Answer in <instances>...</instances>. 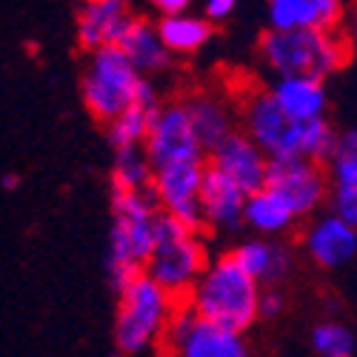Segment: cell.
<instances>
[{
  "instance_id": "obj_31",
  "label": "cell",
  "mask_w": 357,
  "mask_h": 357,
  "mask_svg": "<svg viewBox=\"0 0 357 357\" xmlns=\"http://www.w3.org/2000/svg\"><path fill=\"white\" fill-rule=\"evenodd\" d=\"M17 183H20V177H17L15 172H9V174L0 177V186H3L6 192H15V189H17Z\"/></svg>"
},
{
  "instance_id": "obj_17",
  "label": "cell",
  "mask_w": 357,
  "mask_h": 357,
  "mask_svg": "<svg viewBox=\"0 0 357 357\" xmlns=\"http://www.w3.org/2000/svg\"><path fill=\"white\" fill-rule=\"evenodd\" d=\"M329 80L312 75H280L269 80L275 100L294 121H320L329 117Z\"/></svg>"
},
{
  "instance_id": "obj_5",
  "label": "cell",
  "mask_w": 357,
  "mask_h": 357,
  "mask_svg": "<svg viewBox=\"0 0 357 357\" xmlns=\"http://www.w3.org/2000/svg\"><path fill=\"white\" fill-rule=\"evenodd\" d=\"M260 291L263 283L246 272V266L229 249L223 255H212L206 272L183 301L203 317H212L237 332H249L260 320Z\"/></svg>"
},
{
  "instance_id": "obj_20",
  "label": "cell",
  "mask_w": 357,
  "mask_h": 357,
  "mask_svg": "<svg viewBox=\"0 0 357 357\" xmlns=\"http://www.w3.org/2000/svg\"><path fill=\"white\" fill-rule=\"evenodd\" d=\"M349 0H266L272 29H340Z\"/></svg>"
},
{
  "instance_id": "obj_30",
  "label": "cell",
  "mask_w": 357,
  "mask_h": 357,
  "mask_svg": "<svg viewBox=\"0 0 357 357\" xmlns=\"http://www.w3.org/2000/svg\"><path fill=\"white\" fill-rule=\"evenodd\" d=\"M149 6L158 15H177V12H189L192 0H149Z\"/></svg>"
},
{
  "instance_id": "obj_12",
  "label": "cell",
  "mask_w": 357,
  "mask_h": 357,
  "mask_svg": "<svg viewBox=\"0 0 357 357\" xmlns=\"http://www.w3.org/2000/svg\"><path fill=\"white\" fill-rule=\"evenodd\" d=\"M301 252L314 269H346L357 260V226L335 209L317 212L301 229Z\"/></svg>"
},
{
  "instance_id": "obj_24",
  "label": "cell",
  "mask_w": 357,
  "mask_h": 357,
  "mask_svg": "<svg viewBox=\"0 0 357 357\" xmlns=\"http://www.w3.org/2000/svg\"><path fill=\"white\" fill-rule=\"evenodd\" d=\"M155 166L143 146L114 149L112 163V189H152Z\"/></svg>"
},
{
  "instance_id": "obj_23",
  "label": "cell",
  "mask_w": 357,
  "mask_h": 357,
  "mask_svg": "<svg viewBox=\"0 0 357 357\" xmlns=\"http://www.w3.org/2000/svg\"><path fill=\"white\" fill-rule=\"evenodd\" d=\"M158 32L174 57H186V54H197L200 49L209 46V40L215 35V20H209L206 15H192V12L160 15Z\"/></svg>"
},
{
  "instance_id": "obj_29",
  "label": "cell",
  "mask_w": 357,
  "mask_h": 357,
  "mask_svg": "<svg viewBox=\"0 0 357 357\" xmlns=\"http://www.w3.org/2000/svg\"><path fill=\"white\" fill-rule=\"evenodd\" d=\"M340 29H343V35H346L351 52L357 54V0H349V3H346V15H343Z\"/></svg>"
},
{
  "instance_id": "obj_6",
  "label": "cell",
  "mask_w": 357,
  "mask_h": 357,
  "mask_svg": "<svg viewBox=\"0 0 357 357\" xmlns=\"http://www.w3.org/2000/svg\"><path fill=\"white\" fill-rule=\"evenodd\" d=\"M89 54L92 57H89V66L80 77V98L86 112L106 126L137 100L146 75L132 63V57L123 52L121 43H106Z\"/></svg>"
},
{
  "instance_id": "obj_22",
  "label": "cell",
  "mask_w": 357,
  "mask_h": 357,
  "mask_svg": "<svg viewBox=\"0 0 357 357\" xmlns=\"http://www.w3.org/2000/svg\"><path fill=\"white\" fill-rule=\"evenodd\" d=\"M117 43L123 46V52L132 57V63L146 77L163 75L172 66V57L174 54L166 49V43H163V38L158 32V23L146 20V17H132Z\"/></svg>"
},
{
  "instance_id": "obj_19",
  "label": "cell",
  "mask_w": 357,
  "mask_h": 357,
  "mask_svg": "<svg viewBox=\"0 0 357 357\" xmlns=\"http://www.w3.org/2000/svg\"><path fill=\"white\" fill-rule=\"evenodd\" d=\"M192 114V123L197 129V137L203 143L206 152H212L218 143H223L231 132L241 129V109L237 100H229L218 92H195L183 98Z\"/></svg>"
},
{
  "instance_id": "obj_2",
  "label": "cell",
  "mask_w": 357,
  "mask_h": 357,
  "mask_svg": "<svg viewBox=\"0 0 357 357\" xmlns=\"http://www.w3.org/2000/svg\"><path fill=\"white\" fill-rule=\"evenodd\" d=\"M354 57L343 29H266L257 38V61L272 77L312 75L329 80Z\"/></svg>"
},
{
  "instance_id": "obj_7",
  "label": "cell",
  "mask_w": 357,
  "mask_h": 357,
  "mask_svg": "<svg viewBox=\"0 0 357 357\" xmlns=\"http://www.w3.org/2000/svg\"><path fill=\"white\" fill-rule=\"evenodd\" d=\"M203 231L206 229L186 226L183 220H177L166 212L160 218L158 241L146 260V272L177 297H186L192 291V286L197 283V278L206 272V266L212 260Z\"/></svg>"
},
{
  "instance_id": "obj_28",
  "label": "cell",
  "mask_w": 357,
  "mask_h": 357,
  "mask_svg": "<svg viewBox=\"0 0 357 357\" xmlns=\"http://www.w3.org/2000/svg\"><path fill=\"white\" fill-rule=\"evenodd\" d=\"M237 3H241V0H203V15L215 23H220V20H229L234 15Z\"/></svg>"
},
{
  "instance_id": "obj_15",
  "label": "cell",
  "mask_w": 357,
  "mask_h": 357,
  "mask_svg": "<svg viewBox=\"0 0 357 357\" xmlns=\"http://www.w3.org/2000/svg\"><path fill=\"white\" fill-rule=\"evenodd\" d=\"M329 172V209L357 226V126L343 129L332 155L326 158Z\"/></svg>"
},
{
  "instance_id": "obj_4",
  "label": "cell",
  "mask_w": 357,
  "mask_h": 357,
  "mask_svg": "<svg viewBox=\"0 0 357 357\" xmlns=\"http://www.w3.org/2000/svg\"><path fill=\"white\" fill-rule=\"evenodd\" d=\"M160 218L163 209L152 189H112V231L106 269L114 289L146 269V260L158 241Z\"/></svg>"
},
{
  "instance_id": "obj_3",
  "label": "cell",
  "mask_w": 357,
  "mask_h": 357,
  "mask_svg": "<svg viewBox=\"0 0 357 357\" xmlns=\"http://www.w3.org/2000/svg\"><path fill=\"white\" fill-rule=\"evenodd\" d=\"M117 314H114V349L121 354L160 351L166 329L181 309L183 297L169 291L146 269L117 286Z\"/></svg>"
},
{
  "instance_id": "obj_26",
  "label": "cell",
  "mask_w": 357,
  "mask_h": 357,
  "mask_svg": "<svg viewBox=\"0 0 357 357\" xmlns=\"http://www.w3.org/2000/svg\"><path fill=\"white\" fill-rule=\"evenodd\" d=\"M309 349L320 357H351L357 351V337L343 320H320L309 332Z\"/></svg>"
},
{
  "instance_id": "obj_27",
  "label": "cell",
  "mask_w": 357,
  "mask_h": 357,
  "mask_svg": "<svg viewBox=\"0 0 357 357\" xmlns=\"http://www.w3.org/2000/svg\"><path fill=\"white\" fill-rule=\"evenodd\" d=\"M286 312V294L280 286H263L260 291V320H278Z\"/></svg>"
},
{
  "instance_id": "obj_13",
  "label": "cell",
  "mask_w": 357,
  "mask_h": 357,
  "mask_svg": "<svg viewBox=\"0 0 357 357\" xmlns=\"http://www.w3.org/2000/svg\"><path fill=\"white\" fill-rule=\"evenodd\" d=\"M209 163L226 172L234 183H241L246 192H255L266 186V177L272 169V158L243 132L237 129L231 132L223 143H218L209 152Z\"/></svg>"
},
{
  "instance_id": "obj_16",
  "label": "cell",
  "mask_w": 357,
  "mask_h": 357,
  "mask_svg": "<svg viewBox=\"0 0 357 357\" xmlns=\"http://www.w3.org/2000/svg\"><path fill=\"white\" fill-rule=\"evenodd\" d=\"M132 17V0H86L77 15L80 49L95 52L106 43H117Z\"/></svg>"
},
{
  "instance_id": "obj_14",
  "label": "cell",
  "mask_w": 357,
  "mask_h": 357,
  "mask_svg": "<svg viewBox=\"0 0 357 357\" xmlns=\"http://www.w3.org/2000/svg\"><path fill=\"white\" fill-rule=\"evenodd\" d=\"M246 197L249 192L234 183L226 172H220L218 166H206V177H203V218H206V229L215 231H241L243 226V209H246Z\"/></svg>"
},
{
  "instance_id": "obj_21",
  "label": "cell",
  "mask_w": 357,
  "mask_h": 357,
  "mask_svg": "<svg viewBox=\"0 0 357 357\" xmlns=\"http://www.w3.org/2000/svg\"><path fill=\"white\" fill-rule=\"evenodd\" d=\"M297 223H301V218L294 215V209L272 186H260V189L249 192L246 209H243V226L252 234L286 237L289 231H294Z\"/></svg>"
},
{
  "instance_id": "obj_11",
  "label": "cell",
  "mask_w": 357,
  "mask_h": 357,
  "mask_svg": "<svg viewBox=\"0 0 357 357\" xmlns=\"http://www.w3.org/2000/svg\"><path fill=\"white\" fill-rule=\"evenodd\" d=\"M143 149L155 169L172 160L209 158V152H206L197 137L186 100H169L158 106V112L152 114V126H149Z\"/></svg>"
},
{
  "instance_id": "obj_25",
  "label": "cell",
  "mask_w": 357,
  "mask_h": 357,
  "mask_svg": "<svg viewBox=\"0 0 357 357\" xmlns=\"http://www.w3.org/2000/svg\"><path fill=\"white\" fill-rule=\"evenodd\" d=\"M158 109H149L143 103H132L129 109H123L114 121L106 123V140L114 149H129V146H143L149 126H152V114Z\"/></svg>"
},
{
  "instance_id": "obj_8",
  "label": "cell",
  "mask_w": 357,
  "mask_h": 357,
  "mask_svg": "<svg viewBox=\"0 0 357 357\" xmlns=\"http://www.w3.org/2000/svg\"><path fill=\"white\" fill-rule=\"evenodd\" d=\"M160 351L172 357H246L249 340L246 332L203 317L183 301L169 323Z\"/></svg>"
},
{
  "instance_id": "obj_9",
  "label": "cell",
  "mask_w": 357,
  "mask_h": 357,
  "mask_svg": "<svg viewBox=\"0 0 357 357\" xmlns=\"http://www.w3.org/2000/svg\"><path fill=\"white\" fill-rule=\"evenodd\" d=\"M209 158H189V160H172L155 169L152 192L160 203V209L186 226L206 229L203 218V177Z\"/></svg>"
},
{
  "instance_id": "obj_1",
  "label": "cell",
  "mask_w": 357,
  "mask_h": 357,
  "mask_svg": "<svg viewBox=\"0 0 357 357\" xmlns=\"http://www.w3.org/2000/svg\"><path fill=\"white\" fill-rule=\"evenodd\" d=\"M241 109V129L263 149L272 160L286 158H312L323 160L332 155L340 129L332 123V117L320 121H294L275 100L269 83L266 86H246L237 95Z\"/></svg>"
},
{
  "instance_id": "obj_18",
  "label": "cell",
  "mask_w": 357,
  "mask_h": 357,
  "mask_svg": "<svg viewBox=\"0 0 357 357\" xmlns=\"http://www.w3.org/2000/svg\"><path fill=\"white\" fill-rule=\"evenodd\" d=\"M231 252L246 266V272H252L263 286H283L294 269V252L280 237L252 234L237 243Z\"/></svg>"
},
{
  "instance_id": "obj_10",
  "label": "cell",
  "mask_w": 357,
  "mask_h": 357,
  "mask_svg": "<svg viewBox=\"0 0 357 357\" xmlns=\"http://www.w3.org/2000/svg\"><path fill=\"white\" fill-rule=\"evenodd\" d=\"M266 186H272L301 220L323 212L329 206V172L323 160L312 158H286L272 160Z\"/></svg>"
}]
</instances>
